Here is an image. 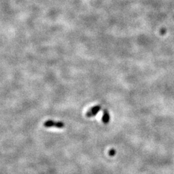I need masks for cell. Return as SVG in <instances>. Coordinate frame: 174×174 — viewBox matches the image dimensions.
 Masks as SVG:
<instances>
[{
    "label": "cell",
    "instance_id": "cell-3",
    "mask_svg": "<svg viewBox=\"0 0 174 174\" xmlns=\"http://www.w3.org/2000/svg\"><path fill=\"white\" fill-rule=\"evenodd\" d=\"M101 120H102V122L105 124L109 123L110 120V113H109V111H108V110L105 109L103 110Z\"/></svg>",
    "mask_w": 174,
    "mask_h": 174
},
{
    "label": "cell",
    "instance_id": "cell-1",
    "mask_svg": "<svg viewBox=\"0 0 174 174\" xmlns=\"http://www.w3.org/2000/svg\"><path fill=\"white\" fill-rule=\"evenodd\" d=\"M43 126L46 128H63L65 127V123L61 121H55L53 120H48L43 124Z\"/></svg>",
    "mask_w": 174,
    "mask_h": 174
},
{
    "label": "cell",
    "instance_id": "cell-4",
    "mask_svg": "<svg viewBox=\"0 0 174 174\" xmlns=\"http://www.w3.org/2000/svg\"><path fill=\"white\" fill-rule=\"evenodd\" d=\"M116 153H117V151H116V150L112 148V149H110L108 151V155L111 157H113V156L115 155Z\"/></svg>",
    "mask_w": 174,
    "mask_h": 174
},
{
    "label": "cell",
    "instance_id": "cell-2",
    "mask_svg": "<svg viewBox=\"0 0 174 174\" xmlns=\"http://www.w3.org/2000/svg\"><path fill=\"white\" fill-rule=\"evenodd\" d=\"M101 110V106L98 105H96L92 107L89 109L86 113V116L87 118H92L96 116L98 113L99 112L100 110Z\"/></svg>",
    "mask_w": 174,
    "mask_h": 174
}]
</instances>
